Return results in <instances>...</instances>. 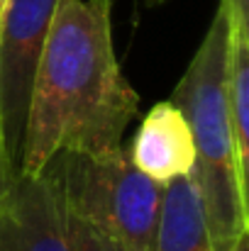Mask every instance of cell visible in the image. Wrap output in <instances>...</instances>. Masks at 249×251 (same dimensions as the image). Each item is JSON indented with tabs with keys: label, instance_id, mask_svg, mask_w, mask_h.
Wrapping results in <instances>:
<instances>
[{
	"label": "cell",
	"instance_id": "cell-3",
	"mask_svg": "<svg viewBox=\"0 0 249 251\" xmlns=\"http://www.w3.org/2000/svg\"><path fill=\"white\" fill-rule=\"evenodd\" d=\"M54 171L66 207L122 251H149L164 185L137 171L127 147L105 154H59Z\"/></svg>",
	"mask_w": 249,
	"mask_h": 251
},
{
	"label": "cell",
	"instance_id": "cell-9",
	"mask_svg": "<svg viewBox=\"0 0 249 251\" xmlns=\"http://www.w3.org/2000/svg\"><path fill=\"white\" fill-rule=\"evenodd\" d=\"M69 237H71V251H122L112 239H108L103 232H98L93 225L76 217L69 207Z\"/></svg>",
	"mask_w": 249,
	"mask_h": 251
},
{
	"label": "cell",
	"instance_id": "cell-5",
	"mask_svg": "<svg viewBox=\"0 0 249 251\" xmlns=\"http://www.w3.org/2000/svg\"><path fill=\"white\" fill-rule=\"evenodd\" d=\"M0 251H71L66 202L49 166L15 176L0 195Z\"/></svg>",
	"mask_w": 249,
	"mask_h": 251
},
{
	"label": "cell",
	"instance_id": "cell-7",
	"mask_svg": "<svg viewBox=\"0 0 249 251\" xmlns=\"http://www.w3.org/2000/svg\"><path fill=\"white\" fill-rule=\"evenodd\" d=\"M149 251H213L200 193L191 173L164 185L159 222Z\"/></svg>",
	"mask_w": 249,
	"mask_h": 251
},
{
	"label": "cell",
	"instance_id": "cell-1",
	"mask_svg": "<svg viewBox=\"0 0 249 251\" xmlns=\"http://www.w3.org/2000/svg\"><path fill=\"white\" fill-rule=\"evenodd\" d=\"M137 107L115 56L110 0H59L32 81L20 173L37 176L59 154L117 149Z\"/></svg>",
	"mask_w": 249,
	"mask_h": 251
},
{
	"label": "cell",
	"instance_id": "cell-14",
	"mask_svg": "<svg viewBox=\"0 0 249 251\" xmlns=\"http://www.w3.org/2000/svg\"><path fill=\"white\" fill-rule=\"evenodd\" d=\"M0 7H2V0H0Z\"/></svg>",
	"mask_w": 249,
	"mask_h": 251
},
{
	"label": "cell",
	"instance_id": "cell-8",
	"mask_svg": "<svg viewBox=\"0 0 249 251\" xmlns=\"http://www.w3.org/2000/svg\"><path fill=\"white\" fill-rule=\"evenodd\" d=\"M225 93H227V115L237 147L240 168L247 176L249 168V37L232 27L230 54H227V74H225Z\"/></svg>",
	"mask_w": 249,
	"mask_h": 251
},
{
	"label": "cell",
	"instance_id": "cell-12",
	"mask_svg": "<svg viewBox=\"0 0 249 251\" xmlns=\"http://www.w3.org/2000/svg\"><path fill=\"white\" fill-rule=\"evenodd\" d=\"M232 251H249V232H245V234H242V237L235 242Z\"/></svg>",
	"mask_w": 249,
	"mask_h": 251
},
{
	"label": "cell",
	"instance_id": "cell-13",
	"mask_svg": "<svg viewBox=\"0 0 249 251\" xmlns=\"http://www.w3.org/2000/svg\"><path fill=\"white\" fill-rule=\"evenodd\" d=\"M149 2H152V5H159V2H164V0H149Z\"/></svg>",
	"mask_w": 249,
	"mask_h": 251
},
{
	"label": "cell",
	"instance_id": "cell-11",
	"mask_svg": "<svg viewBox=\"0 0 249 251\" xmlns=\"http://www.w3.org/2000/svg\"><path fill=\"white\" fill-rule=\"evenodd\" d=\"M15 180V171L10 166L7 151H5V139H2V122H0V195L10 188V183Z\"/></svg>",
	"mask_w": 249,
	"mask_h": 251
},
{
	"label": "cell",
	"instance_id": "cell-4",
	"mask_svg": "<svg viewBox=\"0 0 249 251\" xmlns=\"http://www.w3.org/2000/svg\"><path fill=\"white\" fill-rule=\"evenodd\" d=\"M56 5L59 0H2L0 7V122L15 176L20 173L32 81Z\"/></svg>",
	"mask_w": 249,
	"mask_h": 251
},
{
	"label": "cell",
	"instance_id": "cell-2",
	"mask_svg": "<svg viewBox=\"0 0 249 251\" xmlns=\"http://www.w3.org/2000/svg\"><path fill=\"white\" fill-rule=\"evenodd\" d=\"M232 20L220 2L195 56L178 81L171 102L183 112L193 137V180L200 193L213 251H232L249 232L247 176L240 168L227 115V54Z\"/></svg>",
	"mask_w": 249,
	"mask_h": 251
},
{
	"label": "cell",
	"instance_id": "cell-6",
	"mask_svg": "<svg viewBox=\"0 0 249 251\" xmlns=\"http://www.w3.org/2000/svg\"><path fill=\"white\" fill-rule=\"evenodd\" d=\"M127 151L137 171L162 185L178 176H188L195 161L188 122L171 100L157 102L147 112Z\"/></svg>",
	"mask_w": 249,
	"mask_h": 251
},
{
	"label": "cell",
	"instance_id": "cell-10",
	"mask_svg": "<svg viewBox=\"0 0 249 251\" xmlns=\"http://www.w3.org/2000/svg\"><path fill=\"white\" fill-rule=\"evenodd\" d=\"M232 20V27L249 37V0H220Z\"/></svg>",
	"mask_w": 249,
	"mask_h": 251
}]
</instances>
